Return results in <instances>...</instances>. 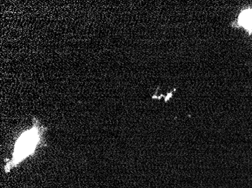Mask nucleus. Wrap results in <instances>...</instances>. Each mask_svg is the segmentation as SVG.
Returning a JSON list of instances; mask_svg holds the SVG:
<instances>
[{"mask_svg":"<svg viewBox=\"0 0 252 188\" xmlns=\"http://www.w3.org/2000/svg\"><path fill=\"white\" fill-rule=\"evenodd\" d=\"M42 134L40 126L38 122H34L32 128L21 134L15 143L12 158L5 166L6 172L33 154L40 142Z\"/></svg>","mask_w":252,"mask_h":188,"instance_id":"f257e3e1","label":"nucleus"},{"mask_svg":"<svg viewBox=\"0 0 252 188\" xmlns=\"http://www.w3.org/2000/svg\"><path fill=\"white\" fill-rule=\"evenodd\" d=\"M239 23L240 26L252 33V9L244 10L239 15Z\"/></svg>","mask_w":252,"mask_h":188,"instance_id":"f03ea898","label":"nucleus"}]
</instances>
